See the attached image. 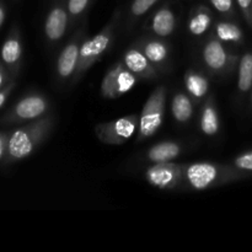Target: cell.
Listing matches in <instances>:
<instances>
[{
	"label": "cell",
	"mask_w": 252,
	"mask_h": 252,
	"mask_svg": "<svg viewBox=\"0 0 252 252\" xmlns=\"http://www.w3.org/2000/svg\"><path fill=\"white\" fill-rule=\"evenodd\" d=\"M165 105H166V88L159 86L150 94L144 103L139 117V135L138 139L143 140L153 137L159 130L164 122Z\"/></svg>",
	"instance_id": "cell-1"
},
{
	"label": "cell",
	"mask_w": 252,
	"mask_h": 252,
	"mask_svg": "<svg viewBox=\"0 0 252 252\" xmlns=\"http://www.w3.org/2000/svg\"><path fill=\"white\" fill-rule=\"evenodd\" d=\"M115 20L112 19V21L108 25H106L100 32H98L96 36H94L93 38L86 39L81 43L80 47V56H79V64L78 68L75 71V79L74 81H76L78 79H80L84 75L86 70L89 68H91L94 63L105 53L106 51L110 47L111 42L113 38V29H115Z\"/></svg>",
	"instance_id": "cell-2"
},
{
	"label": "cell",
	"mask_w": 252,
	"mask_h": 252,
	"mask_svg": "<svg viewBox=\"0 0 252 252\" xmlns=\"http://www.w3.org/2000/svg\"><path fill=\"white\" fill-rule=\"evenodd\" d=\"M138 127L139 117L130 115L107 123H100L96 126L95 132L101 142L111 145H121L133 137Z\"/></svg>",
	"instance_id": "cell-3"
},
{
	"label": "cell",
	"mask_w": 252,
	"mask_h": 252,
	"mask_svg": "<svg viewBox=\"0 0 252 252\" xmlns=\"http://www.w3.org/2000/svg\"><path fill=\"white\" fill-rule=\"evenodd\" d=\"M138 79L134 73L123 64V62L115 64L106 73L101 84V93L105 98H117L132 90Z\"/></svg>",
	"instance_id": "cell-4"
},
{
	"label": "cell",
	"mask_w": 252,
	"mask_h": 252,
	"mask_svg": "<svg viewBox=\"0 0 252 252\" xmlns=\"http://www.w3.org/2000/svg\"><path fill=\"white\" fill-rule=\"evenodd\" d=\"M49 126H51V122L48 120H42L41 122L34 123L31 130L20 129L15 132L9 142L10 155L15 159H24L29 157L36 143L39 142L46 134Z\"/></svg>",
	"instance_id": "cell-5"
},
{
	"label": "cell",
	"mask_w": 252,
	"mask_h": 252,
	"mask_svg": "<svg viewBox=\"0 0 252 252\" xmlns=\"http://www.w3.org/2000/svg\"><path fill=\"white\" fill-rule=\"evenodd\" d=\"M220 169L211 162H194L185 170V177L192 189L203 191L216 185L220 179Z\"/></svg>",
	"instance_id": "cell-6"
},
{
	"label": "cell",
	"mask_w": 252,
	"mask_h": 252,
	"mask_svg": "<svg viewBox=\"0 0 252 252\" xmlns=\"http://www.w3.org/2000/svg\"><path fill=\"white\" fill-rule=\"evenodd\" d=\"M182 177V167L174 162H155L145 171V179L158 189H172Z\"/></svg>",
	"instance_id": "cell-7"
},
{
	"label": "cell",
	"mask_w": 252,
	"mask_h": 252,
	"mask_svg": "<svg viewBox=\"0 0 252 252\" xmlns=\"http://www.w3.org/2000/svg\"><path fill=\"white\" fill-rule=\"evenodd\" d=\"M81 32L75 34L73 39L64 47L57 62V73L62 79H69L75 74L79 64L81 47Z\"/></svg>",
	"instance_id": "cell-8"
},
{
	"label": "cell",
	"mask_w": 252,
	"mask_h": 252,
	"mask_svg": "<svg viewBox=\"0 0 252 252\" xmlns=\"http://www.w3.org/2000/svg\"><path fill=\"white\" fill-rule=\"evenodd\" d=\"M68 9L61 4H57L52 7L47 15L46 25H44L47 38L56 42L64 36L68 25Z\"/></svg>",
	"instance_id": "cell-9"
},
{
	"label": "cell",
	"mask_w": 252,
	"mask_h": 252,
	"mask_svg": "<svg viewBox=\"0 0 252 252\" xmlns=\"http://www.w3.org/2000/svg\"><path fill=\"white\" fill-rule=\"evenodd\" d=\"M123 64L135 75L142 78H154L157 71L152 65V62L147 58L143 51L138 48H130L123 56Z\"/></svg>",
	"instance_id": "cell-10"
},
{
	"label": "cell",
	"mask_w": 252,
	"mask_h": 252,
	"mask_svg": "<svg viewBox=\"0 0 252 252\" xmlns=\"http://www.w3.org/2000/svg\"><path fill=\"white\" fill-rule=\"evenodd\" d=\"M228 53L220 39H211L203 48V61L212 70L220 71L228 65Z\"/></svg>",
	"instance_id": "cell-11"
},
{
	"label": "cell",
	"mask_w": 252,
	"mask_h": 252,
	"mask_svg": "<svg viewBox=\"0 0 252 252\" xmlns=\"http://www.w3.org/2000/svg\"><path fill=\"white\" fill-rule=\"evenodd\" d=\"M47 106L46 98L42 96H29L17 103L16 115L22 120H33L46 112Z\"/></svg>",
	"instance_id": "cell-12"
},
{
	"label": "cell",
	"mask_w": 252,
	"mask_h": 252,
	"mask_svg": "<svg viewBox=\"0 0 252 252\" xmlns=\"http://www.w3.org/2000/svg\"><path fill=\"white\" fill-rule=\"evenodd\" d=\"M176 26V17L170 7H160L154 14L152 20V29L155 34L160 37H167L174 32Z\"/></svg>",
	"instance_id": "cell-13"
},
{
	"label": "cell",
	"mask_w": 252,
	"mask_h": 252,
	"mask_svg": "<svg viewBox=\"0 0 252 252\" xmlns=\"http://www.w3.org/2000/svg\"><path fill=\"white\" fill-rule=\"evenodd\" d=\"M181 154V147L176 142H161L148 152V159L152 162H167Z\"/></svg>",
	"instance_id": "cell-14"
},
{
	"label": "cell",
	"mask_w": 252,
	"mask_h": 252,
	"mask_svg": "<svg viewBox=\"0 0 252 252\" xmlns=\"http://www.w3.org/2000/svg\"><path fill=\"white\" fill-rule=\"evenodd\" d=\"M172 116L180 123H186L193 116V105L189 95L184 93H177L172 98L171 103Z\"/></svg>",
	"instance_id": "cell-15"
},
{
	"label": "cell",
	"mask_w": 252,
	"mask_h": 252,
	"mask_svg": "<svg viewBox=\"0 0 252 252\" xmlns=\"http://www.w3.org/2000/svg\"><path fill=\"white\" fill-rule=\"evenodd\" d=\"M185 86L189 95L194 98H202L208 93L209 81L198 71L189 70L185 74Z\"/></svg>",
	"instance_id": "cell-16"
},
{
	"label": "cell",
	"mask_w": 252,
	"mask_h": 252,
	"mask_svg": "<svg viewBox=\"0 0 252 252\" xmlns=\"http://www.w3.org/2000/svg\"><path fill=\"white\" fill-rule=\"evenodd\" d=\"M213 17H212L211 11L204 6H198L192 14L191 19H189V32L194 36H201V34L206 33L211 27Z\"/></svg>",
	"instance_id": "cell-17"
},
{
	"label": "cell",
	"mask_w": 252,
	"mask_h": 252,
	"mask_svg": "<svg viewBox=\"0 0 252 252\" xmlns=\"http://www.w3.org/2000/svg\"><path fill=\"white\" fill-rule=\"evenodd\" d=\"M201 129L206 135H216L219 130V116L212 100H209L202 110Z\"/></svg>",
	"instance_id": "cell-18"
},
{
	"label": "cell",
	"mask_w": 252,
	"mask_h": 252,
	"mask_svg": "<svg viewBox=\"0 0 252 252\" xmlns=\"http://www.w3.org/2000/svg\"><path fill=\"white\" fill-rule=\"evenodd\" d=\"M239 90L241 93H248L252 88V53H245L241 57L239 64Z\"/></svg>",
	"instance_id": "cell-19"
},
{
	"label": "cell",
	"mask_w": 252,
	"mask_h": 252,
	"mask_svg": "<svg viewBox=\"0 0 252 252\" xmlns=\"http://www.w3.org/2000/svg\"><path fill=\"white\" fill-rule=\"evenodd\" d=\"M143 53L153 64H161L167 59L169 47L161 41H149L143 46Z\"/></svg>",
	"instance_id": "cell-20"
},
{
	"label": "cell",
	"mask_w": 252,
	"mask_h": 252,
	"mask_svg": "<svg viewBox=\"0 0 252 252\" xmlns=\"http://www.w3.org/2000/svg\"><path fill=\"white\" fill-rule=\"evenodd\" d=\"M217 37L221 42H231L239 43L243 41V31L240 27L231 22H219L217 25Z\"/></svg>",
	"instance_id": "cell-21"
},
{
	"label": "cell",
	"mask_w": 252,
	"mask_h": 252,
	"mask_svg": "<svg viewBox=\"0 0 252 252\" xmlns=\"http://www.w3.org/2000/svg\"><path fill=\"white\" fill-rule=\"evenodd\" d=\"M1 56L6 63L11 64L19 61L20 56H21V46L19 42L16 39H9L2 47Z\"/></svg>",
	"instance_id": "cell-22"
},
{
	"label": "cell",
	"mask_w": 252,
	"mask_h": 252,
	"mask_svg": "<svg viewBox=\"0 0 252 252\" xmlns=\"http://www.w3.org/2000/svg\"><path fill=\"white\" fill-rule=\"evenodd\" d=\"M159 0H133L130 5V12L133 16H142L145 12L149 11Z\"/></svg>",
	"instance_id": "cell-23"
},
{
	"label": "cell",
	"mask_w": 252,
	"mask_h": 252,
	"mask_svg": "<svg viewBox=\"0 0 252 252\" xmlns=\"http://www.w3.org/2000/svg\"><path fill=\"white\" fill-rule=\"evenodd\" d=\"M90 0H68L66 4V9L70 16L78 17L83 14L88 7Z\"/></svg>",
	"instance_id": "cell-24"
},
{
	"label": "cell",
	"mask_w": 252,
	"mask_h": 252,
	"mask_svg": "<svg viewBox=\"0 0 252 252\" xmlns=\"http://www.w3.org/2000/svg\"><path fill=\"white\" fill-rule=\"evenodd\" d=\"M234 165H235L236 169L241 170V171L252 172V152L244 153V154L239 155L234 160Z\"/></svg>",
	"instance_id": "cell-25"
},
{
	"label": "cell",
	"mask_w": 252,
	"mask_h": 252,
	"mask_svg": "<svg viewBox=\"0 0 252 252\" xmlns=\"http://www.w3.org/2000/svg\"><path fill=\"white\" fill-rule=\"evenodd\" d=\"M211 4L220 14H229L234 7V0H211Z\"/></svg>",
	"instance_id": "cell-26"
},
{
	"label": "cell",
	"mask_w": 252,
	"mask_h": 252,
	"mask_svg": "<svg viewBox=\"0 0 252 252\" xmlns=\"http://www.w3.org/2000/svg\"><path fill=\"white\" fill-rule=\"evenodd\" d=\"M239 7L241 9V11L245 15L246 20L249 22L252 21V0H236Z\"/></svg>",
	"instance_id": "cell-27"
},
{
	"label": "cell",
	"mask_w": 252,
	"mask_h": 252,
	"mask_svg": "<svg viewBox=\"0 0 252 252\" xmlns=\"http://www.w3.org/2000/svg\"><path fill=\"white\" fill-rule=\"evenodd\" d=\"M5 97H6V95H5L4 93H2V94H0V107H1V105H2V103H4V101H5Z\"/></svg>",
	"instance_id": "cell-28"
},
{
	"label": "cell",
	"mask_w": 252,
	"mask_h": 252,
	"mask_svg": "<svg viewBox=\"0 0 252 252\" xmlns=\"http://www.w3.org/2000/svg\"><path fill=\"white\" fill-rule=\"evenodd\" d=\"M2 20H4V11H2V9L0 7V25H1Z\"/></svg>",
	"instance_id": "cell-29"
},
{
	"label": "cell",
	"mask_w": 252,
	"mask_h": 252,
	"mask_svg": "<svg viewBox=\"0 0 252 252\" xmlns=\"http://www.w3.org/2000/svg\"><path fill=\"white\" fill-rule=\"evenodd\" d=\"M2 154V144H1V140H0V157Z\"/></svg>",
	"instance_id": "cell-30"
},
{
	"label": "cell",
	"mask_w": 252,
	"mask_h": 252,
	"mask_svg": "<svg viewBox=\"0 0 252 252\" xmlns=\"http://www.w3.org/2000/svg\"><path fill=\"white\" fill-rule=\"evenodd\" d=\"M1 83H2V75L1 73H0V86H1Z\"/></svg>",
	"instance_id": "cell-31"
},
{
	"label": "cell",
	"mask_w": 252,
	"mask_h": 252,
	"mask_svg": "<svg viewBox=\"0 0 252 252\" xmlns=\"http://www.w3.org/2000/svg\"><path fill=\"white\" fill-rule=\"evenodd\" d=\"M251 102H252V97H251Z\"/></svg>",
	"instance_id": "cell-32"
}]
</instances>
